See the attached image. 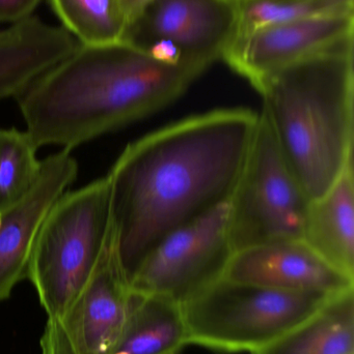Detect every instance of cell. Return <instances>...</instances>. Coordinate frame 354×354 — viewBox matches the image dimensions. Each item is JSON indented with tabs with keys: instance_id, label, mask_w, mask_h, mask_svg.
<instances>
[{
	"instance_id": "11",
	"label": "cell",
	"mask_w": 354,
	"mask_h": 354,
	"mask_svg": "<svg viewBox=\"0 0 354 354\" xmlns=\"http://www.w3.org/2000/svg\"><path fill=\"white\" fill-rule=\"evenodd\" d=\"M224 279L292 292L338 295L354 279L330 266L301 239H281L233 254Z\"/></svg>"
},
{
	"instance_id": "14",
	"label": "cell",
	"mask_w": 354,
	"mask_h": 354,
	"mask_svg": "<svg viewBox=\"0 0 354 354\" xmlns=\"http://www.w3.org/2000/svg\"><path fill=\"white\" fill-rule=\"evenodd\" d=\"M301 239L330 266L354 279L353 164L310 201Z\"/></svg>"
},
{
	"instance_id": "1",
	"label": "cell",
	"mask_w": 354,
	"mask_h": 354,
	"mask_svg": "<svg viewBox=\"0 0 354 354\" xmlns=\"http://www.w3.org/2000/svg\"><path fill=\"white\" fill-rule=\"evenodd\" d=\"M259 114L226 108L189 116L130 143L107 176L114 250L130 284L162 239L228 202Z\"/></svg>"
},
{
	"instance_id": "5",
	"label": "cell",
	"mask_w": 354,
	"mask_h": 354,
	"mask_svg": "<svg viewBox=\"0 0 354 354\" xmlns=\"http://www.w3.org/2000/svg\"><path fill=\"white\" fill-rule=\"evenodd\" d=\"M334 295L220 279L181 304L187 344L256 353L309 319Z\"/></svg>"
},
{
	"instance_id": "3",
	"label": "cell",
	"mask_w": 354,
	"mask_h": 354,
	"mask_svg": "<svg viewBox=\"0 0 354 354\" xmlns=\"http://www.w3.org/2000/svg\"><path fill=\"white\" fill-rule=\"evenodd\" d=\"M262 115L310 201L353 164L354 39L268 77Z\"/></svg>"
},
{
	"instance_id": "18",
	"label": "cell",
	"mask_w": 354,
	"mask_h": 354,
	"mask_svg": "<svg viewBox=\"0 0 354 354\" xmlns=\"http://www.w3.org/2000/svg\"><path fill=\"white\" fill-rule=\"evenodd\" d=\"M233 2L237 17L235 39L278 23L328 15L354 14V0H233Z\"/></svg>"
},
{
	"instance_id": "15",
	"label": "cell",
	"mask_w": 354,
	"mask_h": 354,
	"mask_svg": "<svg viewBox=\"0 0 354 354\" xmlns=\"http://www.w3.org/2000/svg\"><path fill=\"white\" fill-rule=\"evenodd\" d=\"M135 295L122 334L109 354L179 353L187 345L181 304L159 295Z\"/></svg>"
},
{
	"instance_id": "6",
	"label": "cell",
	"mask_w": 354,
	"mask_h": 354,
	"mask_svg": "<svg viewBox=\"0 0 354 354\" xmlns=\"http://www.w3.org/2000/svg\"><path fill=\"white\" fill-rule=\"evenodd\" d=\"M228 203L234 253L270 241L301 239L310 199L262 114Z\"/></svg>"
},
{
	"instance_id": "19",
	"label": "cell",
	"mask_w": 354,
	"mask_h": 354,
	"mask_svg": "<svg viewBox=\"0 0 354 354\" xmlns=\"http://www.w3.org/2000/svg\"><path fill=\"white\" fill-rule=\"evenodd\" d=\"M37 149L26 132L0 130V214L20 202L39 178Z\"/></svg>"
},
{
	"instance_id": "10",
	"label": "cell",
	"mask_w": 354,
	"mask_h": 354,
	"mask_svg": "<svg viewBox=\"0 0 354 354\" xmlns=\"http://www.w3.org/2000/svg\"><path fill=\"white\" fill-rule=\"evenodd\" d=\"M354 39V14L328 15L262 27L237 37L222 59L259 88L282 68Z\"/></svg>"
},
{
	"instance_id": "12",
	"label": "cell",
	"mask_w": 354,
	"mask_h": 354,
	"mask_svg": "<svg viewBox=\"0 0 354 354\" xmlns=\"http://www.w3.org/2000/svg\"><path fill=\"white\" fill-rule=\"evenodd\" d=\"M70 151L42 162L41 174L33 189L16 205L0 214V301L27 278L35 239L48 212L77 176Z\"/></svg>"
},
{
	"instance_id": "16",
	"label": "cell",
	"mask_w": 354,
	"mask_h": 354,
	"mask_svg": "<svg viewBox=\"0 0 354 354\" xmlns=\"http://www.w3.org/2000/svg\"><path fill=\"white\" fill-rule=\"evenodd\" d=\"M251 354H354V290L344 291L309 319Z\"/></svg>"
},
{
	"instance_id": "7",
	"label": "cell",
	"mask_w": 354,
	"mask_h": 354,
	"mask_svg": "<svg viewBox=\"0 0 354 354\" xmlns=\"http://www.w3.org/2000/svg\"><path fill=\"white\" fill-rule=\"evenodd\" d=\"M233 254L224 202L162 239L137 268L131 290L185 303L224 278Z\"/></svg>"
},
{
	"instance_id": "8",
	"label": "cell",
	"mask_w": 354,
	"mask_h": 354,
	"mask_svg": "<svg viewBox=\"0 0 354 354\" xmlns=\"http://www.w3.org/2000/svg\"><path fill=\"white\" fill-rule=\"evenodd\" d=\"M136 295L121 268L112 241L80 295L57 319L47 320L42 354H109Z\"/></svg>"
},
{
	"instance_id": "9",
	"label": "cell",
	"mask_w": 354,
	"mask_h": 354,
	"mask_svg": "<svg viewBox=\"0 0 354 354\" xmlns=\"http://www.w3.org/2000/svg\"><path fill=\"white\" fill-rule=\"evenodd\" d=\"M236 31L233 0H152L129 25L124 41L143 50L170 41L185 64L205 72L222 58Z\"/></svg>"
},
{
	"instance_id": "17",
	"label": "cell",
	"mask_w": 354,
	"mask_h": 354,
	"mask_svg": "<svg viewBox=\"0 0 354 354\" xmlns=\"http://www.w3.org/2000/svg\"><path fill=\"white\" fill-rule=\"evenodd\" d=\"M64 27L80 45L124 41L128 21L118 0H49Z\"/></svg>"
},
{
	"instance_id": "2",
	"label": "cell",
	"mask_w": 354,
	"mask_h": 354,
	"mask_svg": "<svg viewBox=\"0 0 354 354\" xmlns=\"http://www.w3.org/2000/svg\"><path fill=\"white\" fill-rule=\"evenodd\" d=\"M203 71L170 64L125 41L80 45L18 95L37 147L74 149L180 97Z\"/></svg>"
},
{
	"instance_id": "4",
	"label": "cell",
	"mask_w": 354,
	"mask_h": 354,
	"mask_svg": "<svg viewBox=\"0 0 354 354\" xmlns=\"http://www.w3.org/2000/svg\"><path fill=\"white\" fill-rule=\"evenodd\" d=\"M112 237L107 177L64 194L35 239L27 278L48 320L60 318L89 283Z\"/></svg>"
},
{
	"instance_id": "21",
	"label": "cell",
	"mask_w": 354,
	"mask_h": 354,
	"mask_svg": "<svg viewBox=\"0 0 354 354\" xmlns=\"http://www.w3.org/2000/svg\"><path fill=\"white\" fill-rule=\"evenodd\" d=\"M128 21V26L139 16L152 0H118Z\"/></svg>"
},
{
	"instance_id": "13",
	"label": "cell",
	"mask_w": 354,
	"mask_h": 354,
	"mask_svg": "<svg viewBox=\"0 0 354 354\" xmlns=\"http://www.w3.org/2000/svg\"><path fill=\"white\" fill-rule=\"evenodd\" d=\"M77 46L64 27L33 16L0 30V100L18 97Z\"/></svg>"
},
{
	"instance_id": "22",
	"label": "cell",
	"mask_w": 354,
	"mask_h": 354,
	"mask_svg": "<svg viewBox=\"0 0 354 354\" xmlns=\"http://www.w3.org/2000/svg\"><path fill=\"white\" fill-rule=\"evenodd\" d=\"M176 354H179V353H176Z\"/></svg>"
},
{
	"instance_id": "20",
	"label": "cell",
	"mask_w": 354,
	"mask_h": 354,
	"mask_svg": "<svg viewBox=\"0 0 354 354\" xmlns=\"http://www.w3.org/2000/svg\"><path fill=\"white\" fill-rule=\"evenodd\" d=\"M41 0H0V22H20L29 18Z\"/></svg>"
}]
</instances>
